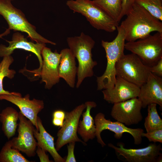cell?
<instances>
[{
	"label": "cell",
	"instance_id": "cell-1",
	"mask_svg": "<svg viewBox=\"0 0 162 162\" xmlns=\"http://www.w3.org/2000/svg\"><path fill=\"white\" fill-rule=\"evenodd\" d=\"M121 26L125 33V40L136 41L153 32L162 33V22L143 7L134 2Z\"/></svg>",
	"mask_w": 162,
	"mask_h": 162
},
{
	"label": "cell",
	"instance_id": "cell-2",
	"mask_svg": "<svg viewBox=\"0 0 162 162\" xmlns=\"http://www.w3.org/2000/svg\"><path fill=\"white\" fill-rule=\"evenodd\" d=\"M67 41L69 49L78 60L76 87L78 88L85 78L93 75V68L97 64L93 60L92 53L95 42L89 36L82 32L79 36L67 38Z\"/></svg>",
	"mask_w": 162,
	"mask_h": 162
},
{
	"label": "cell",
	"instance_id": "cell-3",
	"mask_svg": "<svg viewBox=\"0 0 162 162\" xmlns=\"http://www.w3.org/2000/svg\"><path fill=\"white\" fill-rule=\"evenodd\" d=\"M117 34L112 41L102 40L101 44L106 54L107 65L103 74L97 77V90H101L113 88L116 80V65L124 54L125 35L124 30L121 26L117 28Z\"/></svg>",
	"mask_w": 162,
	"mask_h": 162
},
{
	"label": "cell",
	"instance_id": "cell-4",
	"mask_svg": "<svg viewBox=\"0 0 162 162\" xmlns=\"http://www.w3.org/2000/svg\"><path fill=\"white\" fill-rule=\"evenodd\" d=\"M66 4L74 12L85 16L90 24L98 30L112 32L119 25L118 22L93 1L69 0Z\"/></svg>",
	"mask_w": 162,
	"mask_h": 162
},
{
	"label": "cell",
	"instance_id": "cell-5",
	"mask_svg": "<svg viewBox=\"0 0 162 162\" xmlns=\"http://www.w3.org/2000/svg\"><path fill=\"white\" fill-rule=\"evenodd\" d=\"M11 1L10 0H0V15L7 22L9 29L26 33L28 37L36 43L56 44L39 34L35 27L28 21L24 14L15 8Z\"/></svg>",
	"mask_w": 162,
	"mask_h": 162
},
{
	"label": "cell",
	"instance_id": "cell-6",
	"mask_svg": "<svg viewBox=\"0 0 162 162\" xmlns=\"http://www.w3.org/2000/svg\"><path fill=\"white\" fill-rule=\"evenodd\" d=\"M124 49L135 54L151 67L162 58V33L156 32L135 41L127 42Z\"/></svg>",
	"mask_w": 162,
	"mask_h": 162
},
{
	"label": "cell",
	"instance_id": "cell-7",
	"mask_svg": "<svg viewBox=\"0 0 162 162\" xmlns=\"http://www.w3.org/2000/svg\"><path fill=\"white\" fill-rule=\"evenodd\" d=\"M116 76L120 77L140 87L147 80L150 67L135 54H124L115 66Z\"/></svg>",
	"mask_w": 162,
	"mask_h": 162
},
{
	"label": "cell",
	"instance_id": "cell-8",
	"mask_svg": "<svg viewBox=\"0 0 162 162\" xmlns=\"http://www.w3.org/2000/svg\"><path fill=\"white\" fill-rule=\"evenodd\" d=\"M94 121L96 127V137L97 142L102 147L106 146V144L102 140L101 133L106 130L113 132L115 133L114 137L116 139H120L122 137L123 133H126L133 136L135 144L138 145L142 142V134L144 132L142 129L130 128L117 121L112 122L110 119H106L104 114L102 112H99L96 115Z\"/></svg>",
	"mask_w": 162,
	"mask_h": 162
},
{
	"label": "cell",
	"instance_id": "cell-9",
	"mask_svg": "<svg viewBox=\"0 0 162 162\" xmlns=\"http://www.w3.org/2000/svg\"><path fill=\"white\" fill-rule=\"evenodd\" d=\"M86 108L85 104H82L70 112H65L63 125L57 133L55 147L57 151L71 142H80L84 145H87L78 137L77 133L80 117Z\"/></svg>",
	"mask_w": 162,
	"mask_h": 162
},
{
	"label": "cell",
	"instance_id": "cell-10",
	"mask_svg": "<svg viewBox=\"0 0 162 162\" xmlns=\"http://www.w3.org/2000/svg\"><path fill=\"white\" fill-rule=\"evenodd\" d=\"M116 146L110 143L109 147L116 153L123 157L128 162H157L162 160V149L160 144L150 143L147 146L141 148H127L122 143H119Z\"/></svg>",
	"mask_w": 162,
	"mask_h": 162
},
{
	"label": "cell",
	"instance_id": "cell-11",
	"mask_svg": "<svg viewBox=\"0 0 162 162\" xmlns=\"http://www.w3.org/2000/svg\"><path fill=\"white\" fill-rule=\"evenodd\" d=\"M18 135L10 140L12 147L25 153L29 157L35 155L37 147L34 134L35 128L32 122L19 112Z\"/></svg>",
	"mask_w": 162,
	"mask_h": 162
},
{
	"label": "cell",
	"instance_id": "cell-12",
	"mask_svg": "<svg viewBox=\"0 0 162 162\" xmlns=\"http://www.w3.org/2000/svg\"><path fill=\"white\" fill-rule=\"evenodd\" d=\"M113 104L111 115L116 121L130 126L137 124L142 120V104L137 98Z\"/></svg>",
	"mask_w": 162,
	"mask_h": 162
},
{
	"label": "cell",
	"instance_id": "cell-13",
	"mask_svg": "<svg viewBox=\"0 0 162 162\" xmlns=\"http://www.w3.org/2000/svg\"><path fill=\"white\" fill-rule=\"evenodd\" d=\"M9 43L8 46L0 44V57L11 55L16 49H20L31 52L35 54L38 57L39 62V67L36 69L30 71L34 73V76H40L43 63L41 52L43 48L46 46L45 44L28 41L24 35L17 32L13 35L12 40H6Z\"/></svg>",
	"mask_w": 162,
	"mask_h": 162
},
{
	"label": "cell",
	"instance_id": "cell-14",
	"mask_svg": "<svg viewBox=\"0 0 162 162\" xmlns=\"http://www.w3.org/2000/svg\"><path fill=\"white\" fill-rule=\"evenodd\" d=\"M41 56L43 63L40 76L42 82L45 83V88L50 89L60 80L58 67L61 55L56 50L52 52L45 46L42 51Z\"/></svg>",
	"mask_w": 162,
	"mask_h": 162
},
{
	"label": "cell",
	"instance_id": "cell-15",
	"mask_svg": "<svg viewBox=\"0 0 162 162\" xmlns=\"http://www.w3.org/2000/svg\"><path fill=\"white\" fill-rule=\"evenodd\" d=\"M5 100L17 106L20 112L32 123L38 131L37 123L38 113L44 108L43 100L34 98L30 99V95L27 94L24 97L21 95L14 94L0 95V100Z\"/></svg>",
	"mask_w": 162,
	"mask_h": 162
},
{
	"label": "cell",
	"instance_id": "cell-16",
	"mask_svg": "<svg viewBox=\"0 0 162 162\" xmlns=\"http://www.w3.org/2000/svg\"><path fill=\"white\" fill-rule=\"evenodd\" d=\"M140 87L122 78L116 76L114 87L102 91L104 99L109 103H114L124 101L138 98Z\"/></svg>",
	"mask_w": 162,
	"mask_h": 162
},
{
	"label": "cell",
	"instance_id": "cell-17",
	"mask_svg": "<svg viewBox=\"0 0 162 162\" xmlns=\"http://www.w3.org/2000/svg\"><path fill=\"white\" fill-rule=\"evenodd\" d=\"M142 108L152 104L162 107V78L150 73L146 81L140 87L137 98Z\"/></svg>",
	"mask_w": 162,
	"mask_h": 162
},
{
	"label": "cell",
	"instance_id": "cell-18",
	"mask_svg": "<svg viewBox=\"0 0 162 162\" xmlns=\"http://www.w3.org/2000/svg\"><path fill=\"white\" fill-rule=\"evenodd\" d=\"M58 67V75L71 88H74L77 74V67L75 58L69 48L62 50Z\"/></svg>",
	"mask_w": 162,
	"mask_h": 162
},
{
	"label": "cell",
	"instance_id": "cell-19",
	"mask_svg": "<svg viewBox=\"0 0 162 162\" xmlns=\"http://www.w3.org/2000/svg\"><path fill=\"white\" fill-rule=\"evenodd\" d=\"M37 123L39 130L35 128L34 136L37 140V146L49 152L55 162H65V159L58 153L55 146L54 138L46 130L40 118L38 116Z\"/></svg>",
	"mask_w": 162,
	"mask_h": 162
},
{
	"label": "cell",
	"instance_id": "cell-20",
	"mask_svg": "<svg viewBox=\"0 0 162 162\" xmlns=\"http://www.w3.org/2000/svg\"><path fill=\"white\" fill-rule=\"evenodd\" d=\"M85 104L86 111L82 114V119L79 121L77 133L83 142H86L96 137V127L94 119L91 114V110L92 108L97 106V104L92 101H87Z\"/></svg>",
	"mask_w": 162,
	"mask_h": 162
},
{
	"label": "cell",
	"instance_id": "cell-21",
	"mask_svg": "<svg viewBox=\"0 0 162 162\" xmlns=\"http://www.w3.org/2000/svg\"><path fill=\"white\" fill-rule=\"evenodd\" d=\"M19 112L13 108L8 107L3 110L0 114V121L2 129L8 139L15 134L18 125Z\"/></svg>",
	"mask_w": 162,
	"mask_h": 162
},
{
	"label": "cell",
	"instance_id": "cell-22",
	"mask_svg": "<svg viewBox=\"0 0 162 162\" xmlns=\"http://www.w3.org/2000/svg\"><path fill=\"white\" fill-rule=\"evenodd\" d=\"M3 59L0 63V95L14 94L21 95L19 93L10 92L4 90L3 88V81L5 77L10 79H13L16 74V71L9 69L10 66L14 62V59L11 56L3 57Z\"/></svg>",
	"mask_w": 162,
	"mask_h": 162
},
{
	"label": "cell",
	"instance_id": "cell-23",
	"mask_svg": "<svg viewBox=\"0 0 162 162\" xmlns=\"http://www.w3.org/2000/svg\"><path fill=\"white\" fill-rule=\"evenodd\" d=\"M115 21L119 22L121 19L122 0H93Z\"/></svg>",
	"mask_w": 162,
	"mask_h": 162
},
{
	"label": "cell",
	"instance_id": "cell-24",
	"mask_svg": "<svg viewBox=\"0 0 162 162\" xmlns=\"http://www.w3.org/2000/svg\"><path fill=\"white\" fill-rule=\"evenodd\" d=\"M18 149L12 147L10 140L7 142L0 152V162H30Z\"/></svg>",
	"mask_w": 162,
	"mask_h": 162
},
{
	"label": "cell",
	"instance_id": "cell-25",
	"mask_svg": "<svg viewBox=\"0 0 162 162\" xmlns=\"http://www.w3.org/2000/svg\"><path fill=\"white\" fill-rule=\"evenodd\" d=\"M157 105L152 104L147 106L148 115L144 123L146 132L162 128V120L158 114Z\"/></svg>",
	"mask_w": 162,
	"mask_h": 162
},
{
	"label": "cell",
	"instance_id": "cell-26",
	"mask_svg": "<svg viewBox=\"0 0 162 162\" xmlns=\"http://www.w3.org/2000/svg\"><path fill=\"white\" fill-rule=\"evenodd\" d=\"M153 16L162 21V0H134Z\"/></svg>",
	"mask_w": 162,
	"mask_h": 162
},
{
	"label": "cell",
	"instance_id": "cell-27",
	"mask_svg": "<svg viewBox=\"0 0 162 162\" xmlns=\"http://www.w3.org/2000/svg\"><path fill=\"white\" fill-rule=\"evenodd\" d=\"M142 136L146 138L149 142L162 143V128L146 133L143 132Z\"/></svg>",
	"mask_w": 162,
	"mask_h": 162
},
{
	"label": "cell",
	"instance_id": "cell-28",
	"mask_svg": "<svg viewBox=\"0 0 162 162\" xmlns=\"http://www.w3.org/2000/svg\"><path fill=\"white\" fill-rule=\"evenodd\" d=\"M75 142H71L68 146V154L65 162H76L74 154V149Z\"/></svg>",
	"mask_w": 162,
	"mask_h": 162
},
{
	"label": "cell",
	"instance_id": "cell-29",
	"mask_svg": "<svg viewBox=\"0 0 162 162\" xmlns=\"http://www.w3.org/2000/svg\"><path fill=\"white\" fill-rule=\"evenodd\" d=\"M150 72L158 76L162 77V58L157 63L150 67Z\"/></svg>",
	"mask_w": 162,
	"mask_h": 162
},
{
	"label": "cell",
	"instance_id": "cell-30",
	"mask_svg": "<svg viewBox=\"0 0 162 162\" xmlns=\"http://www.w3.org/2000/svg\"><path fill=\"white\" fill-rule=\"evenodd\" d=\"M134 2L133 0H122V10L121 16V19L128 12Z\"/></svg>",
	"mask_w": 162,
	"mask_h": 162
},
{
	"label": "cell",
	"instance_id": "cell-31",
	"mask_svg": "<svg viewBox=\"0 0 162 162\" xmlns=\"http://www.w3.org/2000/svg\"><path fill=\"white\" fill-rule=\"evenodd\" d=\"M36 152L39 157L40 162H53L49 160L48 155L46 154V152L39 147L37 146Z\"/></svg>",
	"mask_w": 162,
	"mask_h": 162
},
{
	"label": "cell",
	"instance_id": "cell-32",
	"mask_svg": "<svg viewBox=\"0 0 162 162\" xmlns=\"http://www.w3.org/2000/svg\"><path fill=\"white\" fill-rule=\"evenodd\" d=\"M65 112L61 110L55 111L53 114V118L64 121L65 118Z\"/></svg>",
	"mask_w": 162,
	"mask_h": 162
},
{
	"label": "cell",
	"instance_id": "cell-33",
	"mask_svg": "<svg viewBox=\"0 0 162 162\" xmlns=\"http://www.w3.org/2000/svg\"><path fill=\"white\" fill-rule=\"evenodd\" d=\"M10 32V30L8 28L4 32L0 34V38H2L3 36L8 35Z\"/></svg>",
	"mask_w": 162,
	"mask_h": 162
},
{
	"label": "cell",
	"instance_id": "cell-34",
	"mask_svg": "<svg viewBox=\"0 0 162 162\" xmlns=\"http://www.w3.org/2000/svg\"><path fill=\"white\" fill-rule=\"evenodd\" d=\"M134 0H133V1H134Z\"/></svg>",
	"mask_w": 162,
	"mask_h": 162
},
{
	"label": "cell",
	"instance_id": "cell-35",
	"mask_svg": "<svg viewBox=\"0 0 162 162\" xmlns=\"http://www.w3.org/2000/svg\"><path fill=\"white\" fill-rule=\"evenodd\" d=\"M10 0L12 1V0Z\"/></svg>",
	"mask_w": 162,
	"mask_h": 162
},
{
	"label": "cell",
	"instance_id": "cell-36",
	"mask_svg": "<svg viewBox=\"0 0 162 162\" xmlns=\"http://www.w3.org/2000/svg\"></svg>",
	"mask_w": 162,
	"mask_h": 162
}]
</instances>
